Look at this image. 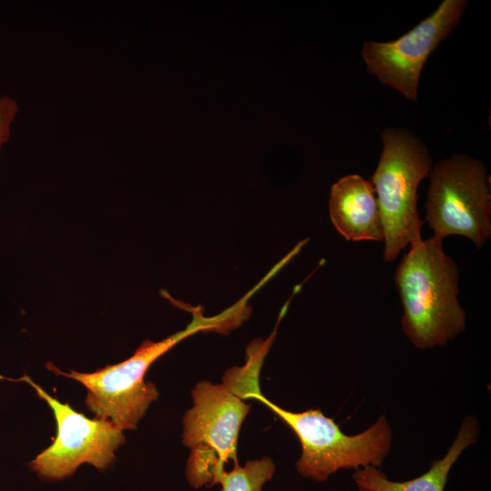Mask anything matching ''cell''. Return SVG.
<instances>
[{
    "mask_svg": "<svg viewBox=\"0 0 491 491\" xmlns=\"http://www.w3.org/2000/svg\"><path fill=\"white\" fill-rule=\"evenodd\" d=\"M16 101L8 95L0 96V150L11 135V125L17 113Z\"/></svg>",
    "mask_w": 491,
    "mask_h": 491,
    "instance_id": "cell-12",
    "label": "cell"
},
{
    "mask_svg": "<svg viewBox=\"0 0 491 491\" xmlns=\"http://www.w3.org/2000/svg\"><path fill=\"white\" fill-rule=\"evenodd\" d=\"M478 433L477 420L471 416L466 417L446 456L434 460L430 468L416 478L393 481L377 467L366 466L356 469L353 480L358 488L367 491H444L452 466L463 451L476 442Z\"/></svg>",
    "mask_w": 491,
    "mask_h": 491,
    "instance_id": "cell-10",
    "label": "cell"
},
{
    "mask_svg": "<svg viewBox=\"0 0 491 491\" xmlns=\"http://www.w3.org/2000/svg\"><path fill=\"white\" fill-rule=\"evenodd\" d=\"M425 204L434 237L463 235L480 249L491 236V195L484 164L457 154L432 165Z\"/></svg>",
    "mask_w": 491,
    "mask_h": 491,
    "instance_id": "cell-6",
    "label": "cell"
},
{
    "mask_svg": "<svg viewBox=\"0 0 491 491\" xmlns=\"http://www.w3.org/2000/svg\"><path fill=\"white\" fill-rule=\"evenodd\" d=\"M381 137L383 151L370 181L384 229L383 259L391 262L407 245L423 240L417 188L433 160L423 141L407 130L386 128Z\"/></svg>",
    "mask_w": 491,
    "mask_h": 491,
    "instance_id": "cell-4",
    "label": "cell"
},
{
    "mask_svg": "<svg viewBox=\"0 0 491 491\" xmlns=\"http://www.w3.org/2000/svg\"><path fill=\"white\" fill-rule=\"evenodd\" d=\"M358 491H367V490L358 488Z\"/></svg>",
    "mask_w": 491,
    "mask_h": 491,
    "instance_id": "cell-13",
    "label": "cell"
},
{
    "mask_svg": "<svg viewBox=\"0 0 491 491\" xmlns=\"http://www.w3.org/2000/svg\"><path fill=\"white\" fill-rule=\"evenodd\" d=\"M434 236L411 245L395 272L404 314L401 328L417 348L446 345L466 328L457 296L458 269Z\"/></svg>",
    "mask_w": 491,
    "mask_h": 491,
    "instance_id": "cell-1",
    "label": "cell"
},
{
    "mask_svg": "<svg viewBox=\"0 0 491 491\" xmlns=\"http://www.w3.org/2000/svg\"><path fill=\"white\" fill-rule=\"evenodd\" d=\"M329 215L336 231L347 241L384 240L374 185L359 175H347L332 185Z\"/></svg>",
    "mask_w": 491,
    "mask_h": 491,
    "instance_id": "cell-9",
    "label": "cell"
},
{
    "mask_svg": "<svg viewBox=\"0 0 491 491\" xmlns=\"http://www.w3.org/2000/svg\"><path fill=\"white\" fill-rule=\"evenodd\" d=\"M252 399L263 403L297 436L302 454L296 466L304 477L323 482L339 469L378 467L389 453L392 431L384 415L362 433L348 436L319 408L288 411L269 401L261 392Z\"/></svg>",
    "mask_w": 491,
    "mask_h": 491,
    "instance_id": "cell-5",
    "label": "cell"
},
{
    "mask_svg": "<svg viewBox=\"0 0 491 491\" xmlns=\"http://www.w3.org/2000/svg\"><path fill=\"white\" fill-rule=\"evenodd\" d=\"M275 471V464L268 456L249 460L244 466L236 462L231 470L220 474L217 484L221 491H262Z\"/></svg>",
    "mask_w": 491,
    "mask_h": 491,
    "instance_id": "cell-11",
    "label": "cell"
},
{
    "mask_svg": "<svg viewBox=\"0 0 491 491\" xmlns=\"http://www.w3.org/2000/svg\"><path fill=\"white\" fill-rule=\"evenodd\" d=\"M226 324L225 313L206 318L196 311L184 330L158 342L145 340L129 358L118 364L92 373L75 370L67 373L51 362L46 367L58 376L80 382L87 389L85 403L97 418L109 420L122 430L135 429L148 406L158 397L156 386L144 379L151 365L185 338L203 330L225 329Z\"/></svg>",
    "mask_w": 491,
    "mask_h": 491,
    "instance_id": "cell-3",
    "label": "cell"
},
{
    "mask_svg": "<svg viewBox=\"0 0 491 491\" xmlns=\"http://www.w3.org/2000/svg\"><path fill=\"white\" fill-rule=\"evenodd\" d=\"M466 5V0H444L429 16L401 37L365 42L361 55L367 72L405 98L416 101L425 63L457 26Z\"/></svg>",
    "mask_w": 491,
    "mask_h": 491,
    "instance_id": "cell-8",
    "label": "cell"
},
{
    "mask_svg": "<svg viewBox=\"0 0 491 491\" xmlns=\"http://www.w3.org/2000/svg\"><path fill=\"white\" fill-rule=\"evenodd\" d=\"M246 363L229 369L222 384L197 383L193 406L185 414L183 443L191 449L187 462L200 471L215 474L236 459L241 425L249 413L245 400L261 392L259 373L265 356L246 350Z\"/></svg>",
    "mask_w": 491,
    "mask_h": 491,
    "instance_id": "cell-2",
    "label": "cell"
},
{
    "mask_svg": "<svg viewBox=\"0 0 491 491\" xmlns=\"http://www.w3.org/2000/svg\"><path fill=\"white\" fill-rule=\"evenodd\" d=\"M0 379L26 382L53 411L57 424L56 437L29 463L31 470L41 478L50 481L66 478L84 463L99 470L113 463L115 452L125 442L122 429L109 420L86 417L68 403L51 396L26 375L16 379L0 376Z\"/></svg>",
    "mask_w": 491,
    "mask_h": 491,
    "instance_id": "cell-7",
    "label": "cell"
}]
</instances>
